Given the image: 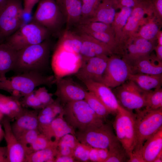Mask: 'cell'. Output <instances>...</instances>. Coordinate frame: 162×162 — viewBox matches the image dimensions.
<instances>
[{"label": "cell", "mask_w": 162, "mask_h": 162, "mask_svg": "<svg viewBox=\"0 0 162 162\" xmlns=\"http://www.w3.org/2000/svg\"><path fill=\"white\" fill-rule=\"evenodd\" d=\"M50 54L47 40L17 51L12 71L15 75L32 71L43 73L48 67Z\"/></svg>", "instance_id": "7a4b0ae2"}, {"label": "cell", "mask_w": 162, "mask_h": 162, "mask_svg": "<svg viewBox=\"0 0 162 162\" xmlns=\"http://www.w3.org/2000/svg\"><path fill=\"white\" fill-rule=\"evenodd\" d=\"M40 133L38 129L29 130L24 133L18 140L26 151L27 148L35 140Z\"/></svg>", "instance_id": "ab89813d"}, {"label": "cell", "mask_w": 162, "mask_h": 162, "mask_svg": "<svg viewBox=\"0 0 162 162\" xmlns=\"http://www.w3.org/2000/svg\"><path fill=\"white\" fill-rule=\"evenodd\" d=\"M58 142L64 144L73 151L80 142L75 135L71 134L65 135L60 139Z\"/></svg>", "instance_id": "ee69618b"}, {"label": "cell", "mask_w": 162, "mask_h": 162, "mask_svg": "<svg viewBox=\"0 0 162 162\" xmlns=\"http://www.w3.org/2000/svg\"><path fill=\"white\" fill-rule=\"evenodd\" d=\"M109 57L101 55L94 57L83 62L75 74L83 82L87 81L102 83V76L107 64Z\"/></svg>", "instance_id": "5bb4252c"}, {"label": "cell", "mask_w": 162, "mask_h": 162, "mask_svg": "<svg viewBox=\"0 0 162 162\" xmlns=\"http://www.w3.org/2000/svg\"><path fill=\"white\" fill-rule=\"evenodd\" d=\"M152 13L151 5L147 0H143L138 5L132 9V12L123 30L125 45L128 39L139 29L146 13Z\"/></svg>", "instance_id": "d6986e66"}, {"label": "cell", "mask_w": 162, "mask_h": 162, "mask_svg": "<svg viewBox=\"0 0 162 162\" xmlns=\"http://www.w3.org/2000/svg\"><path fill=\"white\" fill-rule=\"evenodd\" d=\"M157 40L158 44L162 46V31L160 30L159 31L157 36Z\"/></svg>", "instance_id": "11a10c76"}, {"label": "cell", "mask_w": 162, "mask_h": 162, "mask_svg": "<svg viewBox=\"0 0 162 162\" xmlns=\"http://www.w3.org/2000/svg\"><path fill=\"white\" fill-rule=\"evenodd\" d=\"M150 4L154 17L160 25L162 24V0H147Z\"/></svg>", "instance_id": "7bdbcfd3"}, {"label": "cell", "mask_w": 162, "mask_h": 162, "mask_svg": "<svg viewBox=\"0 0 162 162\" xmlns=\"http://www.w3.org/2000/svg\"><path fill=\"white\" fill-rule=\"evenodd\" d=\"M132 9L127 7L120 8V11L116 13L114 20L111 24L116 40L124 53L125 43L124 38L123 30L131 14Z\"/></svg>", "instance_id": "484cf974"}, {"label": "cell", "mask_w": 162, "mask_h": 162, "mask_svg": "<svg viewBox=\"0 0 162 162\" xmlns=\"http://www.w3.org/2000/svg\"><path fill=\"white\" fill-rule=\"evenodd\" d=\"M17 51L4 43H0V78L6 77V74L12 71Z\"/></svg>", "instance_id": "83f0119b"}, {"label": "cell", "mask_w": 162, "mask_h": 162, "mask_svg": "<svg viewBox=\"0 0 162 162\" xmlns=\"http://www.w3.org/2000/svg\"><path fill=\"white\" fill-rule=\"evenodd\" d=\"M23 12L31 14L34 6L40 0H23Z\"/></svg>", "instance_id": "681fc988"}, {"label": "cell", "mask_w": 162, "mask_h": 162, "mask_svg": "<svg viewBox=\"0 0 162 162\" xmlns=\"http://www.w3.org/2000/svg\"><path fill=\"white\" fill-rule=\"evenodd\" d=\"M77 162L71 156H56L54 162Z\"/></svg>", "instance_id": "816d5d0a"}, {"label": "cell", "mask_w": 162, "mask_h": 162, "mask_svg": "<svg viewBox=\"0 0 162 162\" xmlns=\"http://www.w3.org/2000/svg\"><path fill=\"white\" fill-rule=\"evenodd\" d=\"M34 93L44 107L52 104L54 100L53 94L48 92L45 86L40 87L34 90Z\"/></svg>", "instance_id": "60d3db41"}, {"label": "cell", "mask_w": 162, "mask_h": 162, "mask_svg": "<svg viewBox=\"0 0 162 162\" xmlns=\"http://www.w3.org/2000/svg\"><path fill=\"white\" fill-rule=\"evenodd\" d=\"M39 2L32 21L46 28L50 32L58 30L65 20L56 0H40Z\"/></svg>", "instance_id": "9c48e42d"}, {"label": "cell", "mask_w": 162, "mask_h": 162, "mask_svg": "<svg viewBox=\"0 0 162 162\" xmlns=\"http://www.w3.org/2000/svg\"><path fill=\"white\" fill-rule=\"evenodd\" d=\"M64 16L66 30H70L76 26L81 18L82 4L81 0H56Z\"/></svg>", "instance_id": "7402d4cb"}, {"label": "cell", "mask_w": 162, "mask_h": 162, "mask_svg": "<svg viewBox=\"0 0 162 162\" xmlns=\"http://www.w3.org/2000/svg\"><path fill=\"white\" fill-rule=\"evenodd\" d=\"M55 118L50 116L41 114L38 113V129L39 130L49 125Z\"/></svg>", "instance_id": "7dc6e473"}, {"label": "cell", "mask_w": 162, "mask_h": 162, "mask_svg": "<svg viewBox=\"0 0 162 162\" xmlns=\"http://www.w3.org/2000/svg\"><path fill=\"white\" fill-rule=\"evenodd\" d=\"M0 162H7L6 146H0Z\"/></svg>", "instance_id": "f5cc1de1"}, {"label": "cell", "mask_w": 162, "mask_h": 162, "mask_svg": "<svg viewBox=\"0 0 162 162\" xmlns=\"http://www.w3.org/2000/svg\"><path fill=\"white\" fill-rule=\"evenodd\" d=\"M132 74H159L162 73V61L150 54L141 57L130 64Z\"/></svg>", "instance_id": "603a6c76"}, {"label": "cell", "mask_w": 162, "mask_h": 162, "mask_svg": "<svg viewBox=\"0 0 162 162\" xmlns=\"http://www.w3.org/2000/svg\"><path fill=\"white\" fill-rule=\"evenodd\" d=\"M102 0H81L82 4V13L80 21L92 16Z\"/></svg>", "instance_id": "8d00e7d4"}, {"label": "cell", "mask_w": 162, "mask_h": 162, "mask_svg": "<svg viewBox=\"0 0 162 162\" xmlns=\"http://www.w3.org/2000/svg\"><path fill=\"white\" fill-rule=\"evenodd\" d=\"M154 50L156 53V58L158 60L162 61V46L157 44Z\"/></svg>", "instance_id": "db71d44e"}, {"label": "cell", "mask_w": 162, "mask_h": 162, "mask_svg": "<svg viewBox=\"0 0 162 162\" xmlns=\"http://www.w3.org/2000/svg\"><path fill=\"white\" fill-rule=\"evenodd\" d=\"M62 104L57 98L54 100L51 104L54 113L56 116L61 113L64 112V107Z\"/></svg>", "instance_id": "c3c4849f"}, {"label": "cell", "mask_w": 162, "mask_h": 162, "mask_svg": "<svg viewBox=\"0 0 162 162\" xmlns=\"http://www.w3.org/2000/svg\"><path fill=\"white\" fill-rule=\"evenodd\" d=\"M10 119L4 117L1 122L6 143L7 162H25L26 152L12 131Z\"/></svg>", "instance_id": "9a60e30c"}, {"label": "cell", "mask_w": 162, "mask_h": 162, "mask_svg": "<svg viewBox=\"0 0 162 162\" xmlns=\"http://www.w3.org/2000/svg\"><path fill=\"white\" fill-rule=\"evenodd\" d=\"M89 161L100 162L98 148L91 147L89 153Z\"/></svg>", "instance_id": "f907efd6"}, {"label": "cell", "mask_w": 162, "mask_h": 162, "mask_svg": "<svg viewBox=\"0 0 162 162\" xmlns=\"http://www.w3.org/2000/svg\"><path fill=\"white\" fill-rule=\"evenodd\" d=\"M76 26L80 33L93 32L107 33L114 34L111 24L101 22H92L80 23Z\"/></svg>", "instance_id": "1f68e13d"}, {"label": "cell", "mask_w": 162, "mask_h": 162, "mask_svg": "<svg viewBox=\"0 0 162 162\" xmlns=\"http://www.w3.org/2000/svg\"><path fill=\"white\" fill-rule=\"evenodd\" d=\"M81 143L92 148L107 149L118 140L110 125L104 123L76 132Z\"/></svg>", "instance_id": "30bf717a"}, {"label": "cell", "mask_w": 162, "mask_h": 162, "mask_svg": "<svg viewBox=\"0 0 162 162\" xmlns=\"http://www.w3.org/2000/svg\"><path fill=\"white\" fill-rule=\"evenodd\" d=\"M162 162V150L157 155V157L153 160V162Z\"/></svg>", "instance_id": "9f6ffc18"}, {"label": "cell", "mask_w": 162, "mask_h": 162, "mask_svg": "<svg viewBox=\"0 0 162 162\" xmlns=\"http://www.w3.org/2000/svg\"><path fill=\"white\" fill-rule=\"evenodd\" d=\"M6 1V0H0V12L4 7Z\"/></svg>", "instance_id": "680465c9"}, {"label": "cell", "mask_w": 162, "mask_h": 162, "mask_svg": "<svg viewBox=\"0 0 162 162\" xmlns=\"http://www.w3.org/2000/svg\"><path fill=\"white\" fill-rule=\"evenodd\" d=\"M20 102L24 107L36 110L39 111L44 107L35 94L34 91L23 97Z\"/></svg>", "instance_id": "74e56055"}, {"label": "cell", "mask_w": 162, "mask_h": 162, "mask_svg": "<svg viewBox=\"0 0 162 162\" xmlns=\"http://www.w3.org/2000/svg\"><path fill=\"white\" fill-rule=\"evenodd\" d=\"M154 42L140 37L132 36L127 41L122 58L130 65L138 58L150 54L156 46Z\"/></svg>", "instance_id": "e0dca14e"}, {"label": "cell", "mask_w": 162, "mask_h": 162, "mask_svg": "<svg viewBox=\"0 0 162 162\" xmlns=\"http://www.w3.org/2000/svg\"><path fill=\"white\" fill-rule=\"evenodd\" d=\"M116 9L110 0H102L93 15L80 21L79 24L99 22L111 24L115 17Z\"/></svg>", "instance_id": "cb8c5ba5"}, {"label": "cell", "mask_w": 162, "mask_h": 162, "mask_svg": "<svg viewBox=\"0 0 162 162\" xmlns=\"http://www.w3.org/2000/svg\"><path fill=\"white\" fill-rule=\"evenodd\" d=\"M131 74L128 63L123 58L114 54L109 57L102 83L110 88H114L128 80Z\"/></svg>", "instance_id": "7c38bea8"}, {"label": "cell", "mask_w": 162, "mask_h": 162, "mask_svg": "<svg viewBox=\"0 0 162 162\" xmlns=\"http://www.w3.org/2000/svg\"><path fill=\"white\" fill-rule=\"evenodd\" d=\"M65 120L75 130H81L104 124L84 100L68 103L64 106Z\"/></svg>", "instance_id": "3957f363"}, {"label": "cell", "mask_w": 162, "mask_h": 162, "mask_svg": "<svg viewBox=\"0 0 162 162\" xmlns=\"http://www.w3.org/2000/svg\"><path fill=\"white\" fill-rule=\"evenodd\" d=\"M39 111L24 108L22 112L16 117L11 124V128L18 140L25 132L38 129V115Z\"/></svg>", "instance_id": "44dd1931"}, {"label": "cell", "mask_w": 162, "mask_h": 162, "mask_svg": "<svg viewBox=\"0 0 162 162\" xmlns=\"http://www.w3.org/2000/svg\"><path fill=\"white\" fill-rule=\"evenodd\" d=\"M159 24L154 17L150 18L146 23L143 24L139 30L132 36L154 42L157 40V35L160 30Z\"/></svg>", "instance_id": "4dcf8cb0"}, {"label": "cell", "mask_w": 162, "mask_h": 162, "mask_svg": "<svg viewBox=\"0 0 162 162\" xmlns=\"http://www.w3.org/2000/svg\"><path fill=\"white\" fill-rule=\"evenodd\" d=\"M82 42V39L80 34L66 30L59 38L56 46L80 54Z\"/></svg>", "instance_id": "f1b7e54d"}, {"label": "cell", "mask_w": 162, "mask_h": 162, "mask_svg": "<svg viewBox=\"0 0 162 162\" xmlns=\"http://www.w3.org/2000/svg\"><path fill=\"white\" fill-rule=\"evenodd\" d=\"M128 159L125 150L117 140L109 148L108 157L104 162H128Z\"/></svg>", "instance_id": "d6a6232c"}, {"label": "cell", "mask_w": 162, "mask_h": 162, "mask_svg": "<svg viewBox=\"0 0 162 162\" xmlns=\"http://www.w3.org/2000/svg\"><path fill=\"white\" fill-rule=\"evenodd\" d=\"M128 80L135 82L143 90L150 91L161 88L162 74L154 75L142 73L131 74Z\"/></svg>", "instance_id": "4316f807"}, {"label": "cell", "mask_w": 162, "mask_h": 162, "mask_svg": "<svg viewBox=\"0 0 162 162\" xmlns=\"http://www.w3.org/2000/svg\"><path fill=\"white\" fill-rule=\"evenodd\" d=\"M49 139L58 143L60 139L68 134L75 135V129L65 119L64 112L57 116L49 125L39 130Z\"/></svg>", "instance_id": "ffe728a7"}, {"label": "cell", "mask_w": 162, "mask_h": 162, "mask_svg": "<svg viewBox=\"0 0 162 162\" xmlns=\"http://www.w3.org/2000/svg\"><path fill=\"white\" fill-rule=\"evenodd\" d=\"M162 150V128L148 139L142 148V153L145 162H153Z\"/></svg>", "instance_id": "d4e9b609"}, {"label": "cell", "mask_w": 162, "mask_h": 162, "mask_svg": "<svg viewBox=\"0 0 162 162\" xmlns=\"http://www.w3.org/2000/svg\"><path fill=\"white\" fill-rule=\"evenodd\" d=\"M88 91L94 93L106 106L111 114L116 115L123 107L111 88L102 82L92 81L83 82Z\"/></svg>", "instance_id": "2e32d148"}, {"label": "cell", "mask_w": 162, "mask_h": 162, "mask_svg": "<svg viewBox=\"0 0 162 162\" xmlns=\"http://www.w3.org/2000/svg\"><path fill=\"white\" fill-rule=\"evenodd\" d=\"M54 75L46 76L37 72H29L0 78V90L7 92L11 95L20 99L41 86H48L55 83Z\"/></svg>", "instance_id": "6da1fadb"}, {"label": "cell", "mask_w": 162, "mask_h": 162, "mask_svg": "<svg viewBox=\"0 0 162 162\" xmlns=\"http://www.w3.org/2000/svg\"><path fill=\"white\" fill-rule=\"evenodd\" d=\"M57 144L43 134L40 133L35 140L27 148L26 154L46 148L57 146Z\"/></svg>", "instance_id": "d590c367"}, {"label": "cell", "mask_w": 162, "mask_h": 162, "mask_svg": "<svg viewBox=\"0 0 162 162\" xmlns=\"http://www.w3.org/2000/svg\"><path fill=\"white\" fill-rule=\"evenodd\" d=\"M84 100L95 113L103 119L111 114L106 106L92 92L88 91Z\"/></svg>", "instance_id": "836d02e7"}, {"label": "cell", "mask_w": 162, "mask_h": 162, "mask_svg": "<svg viewBox=\"0 0 162 162\" xmlns=\"http://www.w3.org/2000/svg\"><path fill=\"white\" fill-rule=\"evenodd\" d=\"M80 34L82 40L80 54L83 62L94 57L101 55L110 56L114 54L105 43L86 33Z\"/></svg>", "instance_id": "ac0fdd59"}, {"label": "cell", "mask_w": 162, "mask_h": 162, "mask_svg": "<svg viewBox=\"0 0 162 162\" xmlns=\"http://www.w3.org/2000/svg\"><path fill=\"white\" fill-rule=\"evenodd\" d=\"M23 0H6L0 12V43L23 25Z\"/></svg>", "instance_id": "52a82bcc"}, {"label": "cell", "mask_w": 162, "mask_h": 162, "mask_svg": "<svg viewBox=\"0 0 162 162\" xmlns=\"http://www.w3.org/2000/svg\"><path fill=\"white\" fill-rule=\"evenodd\" d=\"M4 131L2 126L0 122V143L4 137Z\"/></svg>", "instance_id": "6f0895ef"}, {"label": "cell", "mask_w": 162, "mask_h": 162, "mask_svg": "<svg viewBox=\"0 0 162 162\" xmlns=\"http://www.w3.org/2000/svg\"><path fill=\"white\" fill-rule=\"evenodd\" d=\"M112 91L120 105L129 111L139 110L145 106L146 91L131 80H128L113 88Z\"/></svg>", "instance_id": "8fae6325"}, {"label": "cell", "mask_w": 162, "mask_h": 162, "mask_svg": "<svg viewBox=\"0 0 162 162\" xmlns=\"http://www.w3.org/2000/svg\"><path fill=\"white\" fill-rule=\"evenodd\" d=\"M136 110L137 113L134 115L136 138L135 147L142 148L148 139L162 128V107Z\"/></svg>", "instance_id": "5b68a950"}, {"label": "cell", "mask_w": 162, "mask_h": 162, "mask_svg": "<svg viewBox=\"0 0 162 162\" xmlns=\"http://www.w3.org/2000/svg\"><path fill=\"white\" fill-rule=\"evenodd\" d=\"M115 115L113 125L116 137L129 158L136 144L134 115L131 111L124 107Z\"/></svg>", "instance_id": "8992f818"}, {"label": "cell", "mask_w": 162, "mask_h": 162, "mask_svg": "<svg viewBox=\"0 0 162 162\" xmlns=\"http://www.w3.org/2000/svg\"><path fill=\"white\" fill-rule=\"evenodd\" d=\"M113 3V4L114 6H115V7H116V4L118 2H119V1H121V0H110Z\"/></svg>", "instance_id": "91938a15"}, {"label": "cell", "mask_w": 162, "mask_h": 162, "mask_svg": "<svg viewBox=\"0 0 162 162\" xmlns=\"http://www.w3.org/2000/svg\"><path fill=\"white\" fill-rule=\"evenodd\" d=\"M55 95L63 104L84 99L87 90L71 78L65 77L57 80Z\"/></svg>", "instance_id": "4fadbf2b"}, {"label": "cell", "mask_w": 162, "mask_h": 162, "mask_svg": "<svg viewBox=\"0 0 162 162\" xmlns=\"http://www.w3.org/2000/svg\"><path fill=\"white\" fill-rule=\"evenodd\" d=\"M143 0H122L116 4L117 9L123 7L133 8L139 4Z\"/></svg>", "instance_id": "bcb514c9"}, {"label": "cell", "mask_w": 162, "mask_h": 162, "mask_svg": "<svg viewBox=\"0 0 162 162\" xmlns=\"http://www.w3.org/2000/svg\"><path fill=\"white\" fill-rule=\"evenodd\" d=\"M83 63L80 54L56 46L51 62L56 81L60 78L75 74L81 67Z\"/></svg>", "instance_id": "ba28073f"}, {"label": "cell", "mask_w": 162, "mask_h": 162, "mask_svg": "<svg viewBox=\"0 0 162 162\" xmlns=\"http://www.w3.org/2000/svg\"><path fill=\"white\" fill-rule=\"evenodd\" d=\"M142 148L135 147L129 156L128 162H145L142 154Z\"/></svg>", "instance_id": "f6af8a7d"}, {"label": "cell", "mask_w": 162, "mask_h": 162, "mask_svg": "<svg viewBox=\"0 0 162 162\" xmlns=\"http://www.w3.org/2000/svg\"><path fill=\"white\" fill-rule=\"evenodd\" d=\"M57 146L46 148L28 154L26 155L25 162H54L57 154Z\"/></svg>", "instance_id": "f546056e"}, {"label": "cell", "mask_w": 162, "mask_h": 162, "mask_svg": "<svg viewBox=\"0 0 162 162\" xmlns=\"http://www.w3.org/2000/svg\"><path fill=\"white\" fill-rule=\"evenodd\" d=\"M145 108L155 110L162 107V89L146 91L145 94Z\"/></svg>", "instance_id": "e575fe53"}, {"label": "cell", "mask_w": 162, "mask_h": 162, "mask_svg": "<svg viewBox=\"0 0 162 162\" xmlns=\"http://www.w3.org/2000/svg\"><path fill=\"white\" fill-rule=\"evenodd\" d=\"M4 116L0 112V122H1Z\"/></svg>", "instance_id": "94428289"}, {"label": "cell", "mask_w": 162, "mask_h": 162, "mask_svg": "<svg viewBox=\"0 0 162 162\" xmlns=\"http://www.w3.org/2000/svg\"><path fill=\"white\" fill-rule=\"evenodd\" d=\"M0 112L4 117L10 120L15 118L13 114L10 110L9 103V96L0 93Z\"/></svg>", "instance_id": "b9f144b4"}, {"label": "cell", "mask_w": 162, "mask_h": 162, "mask_svg": "<svg viewBox=\"0 0 162 162\" xmlns=\"http://www.w3.org/2000/svg\"><path fill=\"white\" fill-rule=\"evenodd\" d=\"M50 32L39 24L31 21L21 26L3 42L16 51L46 40Z\"/></svg>", "instance_id": "277c9868"}, {"label": "cell", "mask_w": 162, "mask_h": 162, "mask_svg": "<svg viewBox=\"0 0 162 162\" xmlns=\"http://www.w3.org/2000/svg\"><path fill=\"white\" fill-rule=\"evenodd\" d=\"M91 147L79 143L74 151L73 156L77 162H89V154Z\"/></svg>", "instance_id": "f35d334b"}]
</instances>
